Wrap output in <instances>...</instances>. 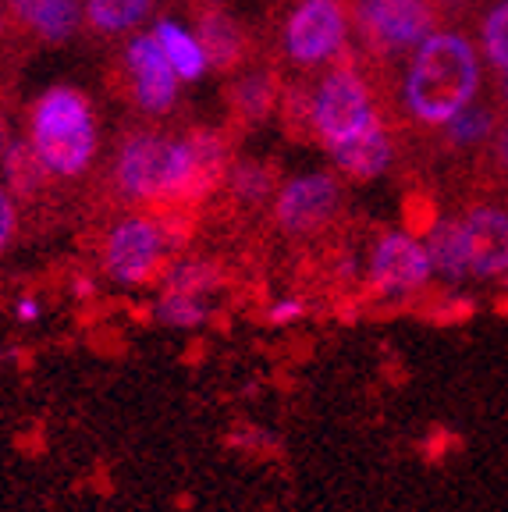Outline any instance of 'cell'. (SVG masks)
Wrapping results in <instances>:
<instances>
[{
	"label": "cell",
	"instance_id": "obj_28",
	"mask_svg": "<svg viewBox=\"0 0 508 512\" xmlns=\"http://www.w3.org/2000/svg\"><path fill=\"white\" fill-rule=\"evenodd\" d=\"M18 235V200L11 189H0V256L8 253V246Z\"/></svg>",
	"mask_w": 508,
	"mask_h": 512
},
{
	"label": "cell",
	"instance_id": "obj_33",
	"mask_svg": "<svg viewBox=\"0 0 508 512\" xmlns=\"http://www.w3.org/2000/svg\"><path fill=\"white\" fill-rule=\"evenodd\" d=\"M15 317L29 320V324H32V320H40L43 317V299L40 296H22L15 303Z\"/></svg>",
	"mask_w": 508,
	"mask_h": 512
},
{
	"label": "cell",
	"instance_id": "obj_5",
	"mask_svg": "<svg viewBox=\"0 0 508 512\" xmlns=\"http://www.w3.org/2000/svg\"><path fill=\"white\" fill-rule=\"evenodd\" d=\"M384 118L381 100H377L374 75L359 57L356 43H345L342 54L317 72V93H313V132L317 146L327 153L356 139L363 128Z\"/></svg>",
	"mask_w": 508,
	"mask_h": 512
},
{
	"label": "cell",
	"instance_id": "obj_1",
	"mask_svg": "<svg viewBox=\"0 0 508 512\" xmlns=\"http://www.w3.org/2000/svg\"><path fill=\"white\" fill-rule=\"evenodd\" d=\"M484 89V61L466 25H445L405 57L395 75L388 121L398 146L427 136L466 111Z\"/></svg>",
	"mask_w": 508,
	"mask_h": 512
},
{
	"label": "cell",
	"instance_id": "obj_3",
	"mask_svg": "<svg viewBox=\"0 0 508 512\" xmlns=\"http://www.w3.org/2000/svg\"><path fill=\"white\" fill-rule=\"evenodd\" d=\"M199 217L185 210H121L100 232L96 264L114 285L150 288L160 285L167 267L192 246L199 232Z\"/></svg>",
	"mask_w": 508,
	"mask_h": 512
},
{
	"label": "cell",
	"instance_id": "obj_8",
	"mask_svg": "<svg viewBox=\"0 0 508 512\" xmlns=\"http://www.w3.org/2000/svg\"><path fill=\"white\" fill-rule=\"evenodd\" d=\"M445 25L434 0H352L356 50L381 68H402L405 57Z\"/></svg>",
	"mask_w": 508,
	"mask_h": 512
},
{
	"label": "cell",
	"instance_id": "obj_22",
	"mask_svg": "<svg viewBox=\"0 0 508 512\" xmlns=\"http://www.w3.org/2000/svg\"><path fill=\"white\" fill-rule=\"evenodd\" d=\"M477 47L491 72H508V0H484V8L473 15Z\"/></svg>",
	"mask_w": 508,
	"mask_h": 512
},
{
	"label": "cell",
	"instance_id": "obj_23",
	"mask_svg": "<svg viewBox=\"0 0 508 512\" xmlns=\"http://www.w3.org/2000/svg\"><path fill=\"white\" fill-rule=\"evenodd\" d=\"M153 36H157V43L164 47L167 61H171V68H175L182 82H196L199 75L207 72V54H203L199 40H192L182 25H175L171 18H160Z\"/></svg>",
	"mask_w": 508,
	"mask_h": 512
},
{
	"label": "cell",
	"instance_id": "obj_31",
	"mask_svg": "<svg viewBox=\"0 0 508 512\" xmlns=\"http://www.w3.org/2000/svg\"><path fill=\"white\" fill-rule=\"evenodd\" d=\"M11 96H15V86L0 82V160H4L8 146L15 143V139H11Z\"/></svg>",
	"mask_w": 508,
	"mask_h": 512
},
{
	"label": "cell",
	"instance_id": "obj_11",
	"mask_svg": "<svg viewBox=\"0 0 508 512\" xmlns=\"http://www.w3.org/2000/svg\"><path fill=\"white\" fill-rule=\"evenodd\" d=\"M192 25L199 32V47L207 54V68L221 79L242 72L267 54L263 32L231 15L228 0H185Z\"/></svg>",
	"mask_w": 508,
	"mask_h": 512
},
{
	"label": "cell",
	"instance_id": "obj_13",
	"mask_svg": "<svg viewBox=\"0 0 508 512\" xmlns=\"http://www.w3.org/2000/svg\"><path fill=\"white\" fill-rule=\"evenodd\" d=\"M462 235L469 249V278H508V207L487 192H473L459 210Z\"/></svg>",
	"mask_w": 508,
	"mask_h": 512
},
{
	"label": "cell",
	"instance_id": "obj_18",
	"mask_svg": "<svg viewBox=\"0 0 508 512\" xmlns=\"http://www.w3.org/2000/svg\"><path fill=\"white\" fill-rule=\"evenodd\" d=\"M313 93H317V72H288L285 86H281L278 114L281 132L288 143L295 146H313L317 132H313Z\"/></svg>",
	"mask_w": 508,
	"mask_h": 512
},
{
	"label": "cell",
	"instance_id": "obj_4",
	"mask_svg": "<svg viewBox=\"0 0 508 512\" xmlns=\"http://www.w3.org/2000/svg\"><path fill=\"white\" fill-rule=\"evenodd\" d=\"M25 136L61 182L93 175L100 157V114L86 89L50 86L25 111Z\"/></svg>",
	"mask_w": 508,
	"mask_h": 512
},
{
	"label": "cell",
	"instance_id": "obj_7",
	"mask_svg": "<svg viewBox=\"0 0 508 512\" xmlns=\"http://www.w3.org/2000/svg\"><path fill=\"white\" fill-rule=\"evenodd\" d=\"M104 86L118 104L132 111V118L171 121L182 100V79L153 32L135 36L125 43V50L111 54V61L104 64Z\"/></svg>",
	"mask_w": 508,
	"mask_h": 512
},
{
	"label": "cell",
	"instance_id": "obj_2",
	"mask_svg": "<svg viewBox=\"0 0 508 512\" xmlns=\"http://www.w3.org/2000/svg\"><path fill=\"white\" fill-rule=\"evenodd\" d=\"M182 121H150L132 118L118 128L111 157L96 171L93 192L100 203L121 210H182L185 182V146ZM189 214V210H185Z\"/></svg>",
	"mask_w": 508,
	"mask_h": 512
},
{
	"label": "cell",
	"instance_id": "obj_25",
	"mask_svg": "<svg viewBox=\"0 0 508 512\" xmlns=\"http://www.w3.org/2000/svg\"><path fill=\"white\" fill-rule=\"evenodd\" d=\"M437 200L427 185H413L405 189V203H402V228L413 235H427L437 224Z\"/></svg>",
	"mask_w": 508,
	"mask_h": 512
},
{
	"label": "cell",
	"instance_id": "obj_14",
	"mask_svg": "<svg viewBox=\"0 0 508 512\" xmlns=\"http://www.w3.org/2000/svg\"><path fill=\"white\" fill-rule=\"evenodd\" d=\"M281 189V168L270 157H235L221 192L210 207L228 217H260L270 214V203Z\"/></svg>",
	"mask_w": 508,
	"mask_h": 512
},
{
	"label": "cell",
	"instance_id": "obj_24",
	"mask_svg": "<svg viewBox=\"0 0 508 512\" xmlns=\"http://www.w3.org/2000/svg\"><path fill=\"white\" fill-rule=\"evenodd\" d=\"M210 299L203 296H189V292H175V288H160L157 303H153V317L164 328H178V331H196L210 320Z\"/></svg>",
	"mask_w": 508,
	"mask_h": 512
},
{
	"label": "cell",
	"instance_id": "obj_29",
	"mask_svg": "<svg viewBox=\"0 0 508 512\" xmlns=\"http://www.w3.org/2000/svg\"><path fill=\"white\" fill-rule=\"evenodd\" d=\"M448 25H469L473 15L484 8V0H434Z\"/></svg>",
	"mask_w": 508,
	"mask_h": 512
},
{
	"label": "cell",
	"instance_id": "obj_34",
	"mask_svg": "<svg viewBox=\"0 0 508 512\" xmlns=\"http://www.w3.org/2000/svg\"><path fill=\"white\" fill-rule=\"evenodd\" d=\"M18 64H22V57H11V54H0V82H8V86H15V75H18Z\"/></svg>",
	"mask_w": 508,
	"mask_h": 512
},
{
	"label": "cell",
	"instance_id": "obj_17",
	"mask_svg": "<svg viewBox=\"0 0 508 512\" xmlns=\"http://www.w3.org/2000/svg\"><path fill=\"white\" fill-rule=\"evenodd\" d=\"M157 11V0H82V32L93 43H118Z\"/></svg>",
	"mask_w": 508,
	"mask_h": 512
},
{
	"label": "cell",
	"instance_id": "obj_26",
	"mask_svg": "<svg viewBox=\"0 0 508 512\" xmlns=\"http://www.w3.org/2000/svg\"><path fill=\"white\" fill-rule=\"evenodd\" d=\"M47 4H54V0H4V11H8L11 25H15V32L22 36V40H25V29L36 22V15H40Z\"/></svg>",
	"mask_w": 508,
	"mask_h": 512
},
{
	"label": "cell",
	"instance_id": "obj_30",
	"mask_svg": "<svg viewBox=\"0 0 508 512\" xmlns=\"http://www.w3.org/2000/svg\"><path fill=\"white\" fill-rule=\"evenodd\" d=\"M0 54H11V57H25L32 54V47L22 40L15 32V25H11L8 11H4V0H0Z\"/></svg>",
	"mask_w": 508,
	"mask_h": 512
},
{
	"label": "cell",
	"instance_id": "obj_20",
	"mask_svg": "<svg viewBox=\"0 0 508 512\" xmlns=\"http://www.w3.org/2000/svg\"><path fill=\"white\" fill-rule=\"evenodd\" d=\"M224 267L214 256H175V264L167 267L160 288H175V292H189V296H217L224 288Z\"/></svg>",
	"mask_w": 508,
	"mask_h": 512
},
{
	"label": "cell",
	"instance_id": "obj_12",
	"mask_svg": "<svg viewBox=\"0 0 508 512\" xmlns=\"http://www.w3.org/2000/svg\"><path fill=\"white\" fill-rule=\"evenodd\" d=\"M288 68L278 61L274 50L253 61L242 72L228 75L221 86V104H224V128L246 143L253 132H260L274 114H278L281 86H285Z\"/></svg>",
	"mask_w": 508,
	"mask_h": 512
},
{
	"label": "cell",
	"instance_id": "obj_19",
	"mask_svg": "<svg viewBox=\"0 0 508 512\" xmlns=\"http://www.w3.org/2000/svg\"><path fill=\"white\" fill-rule=\"evenodd\" d=\"M423 246H427L434 278L448 281V285H459V281L469 278V249H466V235H462L459 214L437 217L434 228L423 235Z\"/></svg>",
	"mask_w": 508,
	"mask_h": 512
},
{
	"label": "cell",
	"instance_id": "obj_27",
	"mask_svg": "<svg viewBox=\"0 0 508 512\" xmlns=\"http://www.w3.org/2000/svg\"><path fill=\"white\" fill-rule=\"evenodd\" d=\"M263 317H267V324H274V328H288V324H295V320L306 317V299H299V296L274 299Z\"/></svg>",
	"mask_w": 508,
	"mask_h": 512
},
{
	"label": "cell",
	"instance_id": "obj_32",
	"mask_svg": "<svg viewBox=\"0 0 508 512\" xmlns=\"http://www.w3.org/2000/svg\"><path fill=\"white\" fill-rule=\"evenodd\" d=\"M487 96L494 100L501 114H508V72H491V82H487Z\"/></svg>",
	"mask_w": 508,
	"mask_h": 512
},
{
	"label": "cell",
	"instance_id": "obj_16",
	"mask_svg": "<svg viewBox=\"0 0 508 512\" xmlns=\"http://www.w3.org/2000/svg\"><path fill=\"white\" fill-rule=\"evenodd\" d=\"M4 175H8V189L22 207H43L54 200V192H61V178L43 164V157L36 153V146L25 139H15L4 153Z\"/></svg>",
	"mask_w": 508,
	"mask_h": 512
},
{
	"label": "cell",
	"instance_id": "obj_10",
	"mask_svg": "<svg viewBox=\"0 0 508 512\" xmlns=\"http://www.w3.org/2000/svg\"><path fill=\"white\" fill-rule=\"evenodd\" d=\"M366 292L374 299L402 303L409 296H420L434 278L427 246L420 235L405 228H388L374 235V246L366 253Z\"/></svg>",
	"mask_w": 508,
	"mask_h": 512
},
{
	"label": "cell",
	"instance_id": "obj_6",
	"mask_svg": "<svg viewBox=\"0 0 508 512\" xmlns=\"http://www.w3.org/2000/svg\"><path fill=\"white\" fill-rule=\"evenodd\" d=\"M260 32L288 72H320L352 40V0H285Z\"/></svg>",
	"mask_w": 508,
	"mask_h": 512
},
{
	"label": "cell",
	"instance_id": "obj_15",
	"mask_svg": "<svg viewBox=\"0 0 508 512\" xmlns=\"http://www.w3.org/2000/svg\"><path fill=\"white\" fill-rule=\"evenodd\" d=\"M331 157H334V171L342 178H349V182H374V178H381L402 157V150H398V136L395 128L388 125V118H377L356 139L331 150Z\"/></svg>",
	"mask_w": 508,
	"mask_h": 512
},
{
	"label": "cell",
	"instance_id": "obj_21",
	"mask_svg": "<svg viewBox=\"0 0 508 512\" xmlns=\"http://www.w3.org/2000/svg\"><path fill=\"white\" fill-rule=\"evenodd\" d=\"M82 32V0H54L36 15V22L25 29L29 47H61Z\"/></svg>",
	"mask_w": 508,
	"mask_h": 512
},
{
	"label": "cell",
	"instance_id": "obj_9",
	"mask_svg": "<svg viewBox=\"0 0 508 512\" xmlns=\"http://www.w3.org/2000/svg\"><path fill=\"white\" fill-rule=\"evenodd\" d=\"M345 178L338 171H317L292 182H281L278 196L270 203V221L281 239L313 242L334 232L345 214Z\"/></svg>",
	"mask_w": 508,
	"mask_h": 512
}]
</instances>
